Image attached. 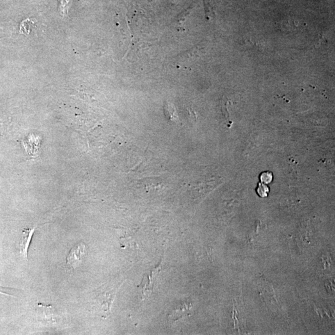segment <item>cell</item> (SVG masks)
<instances>
[{
    "label": "cell",
    "instance_id": "obj_6",
    "mask_svg": "<svg viewBox=\"0 0 335 335\" xmlns=\"http://www.w3.org/2000/svg\"><path fill=\"white\" fill-rule=\"evenodd\" d=\"M17 291L15 289H11L8 288H4V287L0 286V293L4 294V295L14 296L13 291Z\"/></svg>",
    "mask_w": 335,
    "mask_h": 335
},
{
    "label": "cell",
    "instance_id": "obj_4",
    "mask_svg": "<svg viewBox=\"0 0 335 335\" xmlns=\"http://www.w3.org/2000/svg\"><path fill=\"white\" fill-rule=\"evenodd\" d=\"M269 190L268 187L266 184L259 183L257 185L256 189V192L257 195L261 197H266L268 196Z\"/></svg>",
    "mask_w": 335,
    "mask_h": 335
},
{
    "label": "cell",
    "instance_id": "obj_3",
    "mask_svg": "<svg viewBox=\"0 0 335 335\" xmlns=\"http://www.w3.org/2000/svg\"><path fill=\"white\" fill-rule=\"evenodd\" d=\"M189 309L190 308H189L188 306L187 307L186 304H182L178 309H177L175 311H173V313L170 315V318L172 321L178 320V319L183 317L184 315L187 314V312H188Z\"/></svg>",
    "mask_w": 335,
    "mask_h": 335
},
{
    "label": "cell",
    "instance_id": "obj_5",
    "mask_svg": "<svg viewBox=\"0 0 335 335\" xmlns=\"http://www.w3.org/2000/svg\"><path fill=\"white\" fill-rule=\"evenodd\" d=\"M273 174L271 172H265L262 173L260 175V180L264 184H270L273 181Z\"/></svg>",
    "mask_w": 335,
    "mask_h": 335
},
{
    "label": "cell",
    "instance_id": "obj_1",
    "mask_svg": "<svg viewBox=\"0 0 335 335\" xmlns=\"http://www.w3.org/2000/svg\"><path fill=\"white\" fill-rule=\"evenodd\" d=\"M85 245L83 243H79L73 247L70 251L67 257V268L68 270H75L81 263L82 257L85 254Z\"/></svg>",
    "mask_w": 335,
    "mask_h": 335
},
{
    "label": "cell",
    "instance_id": "obj_2",
    "mask_svg": "<svg viewBox=\"0 0 335 335\" xmlns=\"http://www.w3.org/2000/svg\"><path fill=\"white\" fill-rule=\"evenodd\" d=\"M35 229V228H33V229L24 230L21 238L18 243V250H19L20 254H21L26 259H27V252H28L29 245H30Z\"/></svg>",
    "mask_w": 335,
    "mask_h": 335
}]
</instances>
